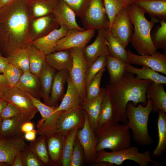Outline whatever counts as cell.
I'll return each mask as SVG.
<instances>
[{"mask_svg": "<svg viewBox=\"0 0 166 166\" xmlns=\"http://www.w3.org/2000/svg\"><path fill=\"white\" fill-rule=\"evenodd\" d=\"M27 0H12L0 8V53L7 57L31 45Z\"/></svg>", "mask_w": 166, "mask_h": 166, "instance_id": "obj_1", "label": "cell"}, {"mask_svg": "<svg viewBox=\"0 0 166 166\" xmlns=\"http://www.w3.org/2000/svg\"><path fill=\"white\" fill-rule=\"evenodd\" d=\"M152 82L148 80H139L134 74L126 71L118 83L106 86L107 93L110 100L113 110V120L127 124L126 108L129 102L135 106L138 104L147 105L146 92Z\"/></svg>", "mask_w": 166, "mask_h": 166, "instance_id": "obj_2", "label": "cell"}, {"mask_svg": "<svg viewBox=\"0 0 166 166\" xmlns=\"http://www.w3.org/2000/svg\"><path fill=\"white\" fill-rule=\"evenodd\" d=\"M129 14L134 26V32L130 42L137 52L141 55H150L157 51L153 45L151 33L155 23L160 21L156 18L150 21L146 18L144 10L136 4L132 3L128 6Z\"/></svg>", "mask_w": 166, "mask_h": 166, "instance_id": "obj_3", "label": "cell"}, {"mask_svg": "<svg viewBox=\"0 0 166 166\" xmlns=\"http://www.w3.org/2000/svg\"><path fill=\"white\" fill-rule=\"evenodd\" d=\"M95 132L97 140V152L105 149L116 151L131 145L130 129L126 124H120L113 119L98 127Z\"/></svg>", "mask_w": 166, "mask_h": 166, "instance_id": "obj_4", "label": "cell"}, {"mask_svg": "<svg viewBox=\"0 0 166 166\" xmlns=\"http://www.w3.org/2000/svg\"><path fill=\"white\" fill-rule=\"evenodd\" d=\"M152 109L153 103L151 99H148L145 106L140 103L136 107L131 102L127 104V124L132 131L134 140L140 145H148L153 142L149 134L148 127L149 117Z\"/></svg>", "mask_w": 166, "mask_h": 166, "instance_id": "obj_5", "label": "cell"}, {"mask_svg": "<svg viewBox=\"0 0 166 166\" xmlns=\"http://www.w3.org/2000/svg\"><path fill=\"white\" fill-rule=\"evenodd\" d=\"M128 160L134 161L140 166H148L149 162L156 163L152 160L149 151L140 152L138 147L134 146L116 151L108 152L104 150L98 151L94 163L106 161L120 165Z\"/></svg>", "mask_w": 166, "mask_h": 166, "instance_id": "obj_6", "label": "cell"}, {"mask_svg": "<svg viewBox=\"0 0 166 166\" xmlns=\"http://www.w3.org/2000/svg\"><path fill=\"white\" fill-rule=\"evenodd\" d=\"M80 17L86 29H109V22L103 0H89Z\"/></svg>", "mask_w": 166, "mask_h": 166, "instance_id": "obj_7", "label": "cell"}, {"mask_svg": "<svg viewBox=\"0 0 166 166\" xmlns=\"http://www.w3.org/2000/svg\"><path fill=\"white\" fill-rule=\"evenodd\" d=\"M31 98L34 106L41 116L37 124V134L46 135L56 132V124L60 115L63 111L55 112L57 106L48 105L26 93Z\"/></svg>", "mask_w": 166, "mask_h": 166, "instance_id": "obj_8", "label": "cell"}, {"mask_svg": "<svg viewBox=\"0 0 166 166\" xmlns=\"http://www.w3.org/2000/svg\"><path fill=\"white\" fill-rule=\"evenodd\" d=\"M83 48L74 47L70 49L73 58V65L69 74L76 87L83 104L86 96L85 81L88 66L83 51Z\"/></svg>", "mask_w": 166, "mask_h": 166, "instance_id": "obj_9", "label": "cell"}, {"mask_svg": "<svg viewBox=\"0 0 166 166\" xmlns=\"http://www.w3.org/2000/svg\"><path fill=\"white\" fill-rule=\"evenodd\" d=\"M84 113V124L82 127L78 129L77 137L83 148L84 159L88 163L93 164L97 155V140L95 132L90 126L88 114L85 110Z\"/></svg>", "mask_w": 166, "mask_h": 166, "instance_id": "obj_10", "label": "cell"}, {"mask_svg": "<svg viewBox=\"0 0 166 166\" xmlns=\"http://www.w3.org/2000/svg\"><path fill=\"white\" fill-rule=\"evenodd\" d=\"M128 6L122 8L116 14L108 30L125 48L130 42L133 28Z\"/></svg>", "mask_w": 166, "mask_h": 166, "instance_id": "obj_11", "label": "cell"}, {"mask_svg": "<svg viewBox=\"0 0 166 166\" xmlns=\"http://www.w3.org/2000/svg\"><path fill=\"white\" fill-rule=\"evenodd\" d=\"M2 100L13 104L30 121L38 112L27 94L15 87L4 92Z\"/></svg>", "mask_w": 166, "mask_h": 166, "instance_id": "obj_12", "label": "cell"}, {"mask_svg": "<svg viewBox=\"0 0 166 166\" xmlns=\"http://www.w3.org/2000/svg\"><path fill=\"white\" fill-rule=\"evenodd\" d=\"M95 30L86 29L84 30L73 29L57 41L54 51L74 47L84 48L94 36Z\"/></svg>", "mask_w": 166, "mask_h": 166, "instance_id": "obj_13", "label": "cell"}, {"mask_svg": "<svg viewBox=\"0 0 166 166\" xmlns=\"http://www.w3.org/2000/svg\"><path fill=\"white\" fill-rule=\"evenodd\" d=\"M26 145L24 136L0 139V166H11L15 157Z\"/></svg>", "mask_w": 166, "mask_h": 166, "instance_id": "obj_14", "label": "cell"}, {"mask_svg": "<svg viewBox=\"0 0 166 166\" xmlns=\"http://www.w3.org/2000/svg\"><path fill=\"white\" fill-rule=\"evenodd\" d=\"M127 54L128 63L145 66L156 72L166 74V53L157 51L150 55H139L128 49Z\"/></svg>", "mask_w": 166, "mask_h": 166, "instance_id": "obj_15", "label": "cell"}, {"mask_svg": "<svg viewBox=\"0 0 166 166\" xmlns=\"http://www.w3.org/2000/svg\"><path fill=\"white\" fill-rule=\"evenodd\" d=\"M84 110L81 106L63 111L56 124V132L65 135L73 128H81L84 121Z\"/></svg>", "mask_w": 166, "mask_h": 166, "instance_id": "obj_16", "label": "cell"}, {"mask_svg": "<svg viewBox=\"0 0 166 166\" xmlns=\"http://www.w3.org/2000/svg\"><path fill=\"white\" fill-rule=\"evenodd\" d=\"M60 26L53 13L31 19L29 30V39L31 43L33 41L47 35Z\"/></svg>", "mask_w": 166, "mask_h": 166, "instance_id": "obj_17", "label": "cell"}, {"mask_svg": "<svg viewBox=\"0 0 166 166\" xmlns=\"http://www.w3.org/2000/svg\"><path fill=\"white\" fill-rule=\"evenodd\" d=\"M108 30L107 28L97 30L98 34L94 41L84 48V55L88 67L100 55L110 54L106 39Z\"/></svg>", "mask_w": 166, "mask_h": 166, "instance_id": "obj_18", "label": "cell"}, {"mask_svg": "<svg viewBox=\"0 0 166 166\" xmlns=\"http://www.w3.org/2000/svg\"><path fill=\"white\" fill-rule=\"evenodd\" d=\"M53 14L59 25L65 26L69 30L73 29L84 30L86 29L78 24L75 13L62 0H59Z\"/></svg>", "mask_w": 166, "mask_h": 166, "instance_id": "obj_19", "label": "cell"}, {"mask_svg": "<svg viewBox=\"0 0 166 166\" xmlns=\"http://www.w3.org/2000/svg\"><path fill=\"white\" fill-rule=\"evenodd\" d=\"M69 30L64 26L53 30L47 35L33 41L31 43L46 55L54 52L59 40L65 36Z\"/></svg>", "mask_w": 166, "mask_h": 166, "instance_id": "obj_20", "label": "cell"}, {"mask_svg": "<svg viewBox=\"0 0 166 166\" xmlns=\"http://www.w3.org/2000/svg\"><path fill=\"white\" fill-rule=\"evenodd\" d=\"M65 135L62 133L56 132L45 136L50 165L53 166L60 165Z\"/></svg>", "mask_w": 166, "mask_h": 166, "instance_id": "obj_21", "label": "cell"}, {"mask_svg": "<svg viewBox=\"0 0 166 166\" xmlns=\"http://www.w3.org/2000/svg\"><path fill=\"white\" fill-rule=\"evenodd\" d=\"M46 61L56 71L65 70L70 72L73 58L70 49L55 51L46 55Z\"/></svg>", "mask_w": 166, "mask_h": 166, "instance_id": "obj_22", "label": "cell"}, {"mask_svg": "<svg viewBox=\"0 0 166 166\" xmlns=\"http://www.w3.org/2000/svg\"><path fill=\"white\" fill-rule=\"evenodd\" d=\"M15 87L36 98H43L39 78L30 71L23 72Z\"/></svg>", "mask_w": 166, "mask_h": 166, "instance_id": "obj_23", "label": "cell"}, {"mask_svg": "<svg viewBox=\"0 0 166 166\" xmlns=\"http://www.w3.org/2000/svg\"><path fill=\"white\" fill-rule=\"evenodd\" d=\"M29 121L22 114L2 119L0 128L1 139L24 136V133L21 130V126L24 122Z\"/></svg>", "mask_w": 166, "mask_h": 166, "instance_id": "obj_24", "label": "cell"}, {"mask_svg": "<svg viewBox=\"0 0 166 166\" xmlns=\"http://www.w3.org/2000/svg\"><path fill=\"white\" fill-rule=\"evenodd\" d=\"M67 82V87L66 93L64 96L61 104L55 109V112L66 111L80 107L83 104L80 95L72 82L69 74Z\"/></svg>", "mask_w": 166, "mask_h": 166, "instance_id": "obj_25", "label": "cell"}, {"mask_svg": "<svg viewBox=\"0 0 166 166\" xmlns=\"http://www.w3.org/2000/svg\"><path fill=\"white\" fill-rule=\"evenodd\" d=\"M164 84L152 81L146 92V99H151L153 103L152 111L156 112L162 110L166 113V93Z\"/></svg>", "mask_w": 166, "mask_h": 166, "instance_id": "obj_26", "label": "cell"}, {"mask_svg": "<svg viewBox=\"0 0 166 166\" xmlns=\"http://www.w3.org/2000/svg\"><path fill=\"white\" fill-rule=\"evenodd\" d=\"M151 18H158L160 21H166V0H140L135 1Z\"/></svg>", "mask_w": 166, "mask_h": 166, "instance_id": "obj_27", "label": "cell"}, {"mask_svg": "<svg viewBox=\"0 0 166 166\" xmlns=\"http://www.w3.org/2000/svg\"><path fill=\"white\" fill-rule=\"evenodd\" d=\"M106 92V88H102L101 94L97 97L90 101L85 102L81 105L82 108L88 114L90 126L94 132L98 127V120L101 106Z\"/></svg>", "mask_w": 166, "mask_h": 166, "instance_id": "obj_28", "label": "cell"}, {"mask_svg": "<svg viewBox=\"0 0 166 166\" xmlns=\"http://www.w3.org/2000/svg\"><path fill=\"white\" fill-rule=\"evenodd\" d=\"M69 74V72L63 70L56 72L52 86L49 101V106H58V102L63 97L64 85Z\"/></svg>", "mask_w": 166, "mask_h": 166, "instance_id": "obj_29", "label": "cell"}, {"mask_svg": "<svg viewBox=\"0 0 166 166\" xmlns=\"http://www.w3.org/2000/svg\"><path fill=\"white\" fill-rule=\"evenodd\" d=\"M31 19L53 13L59 0H27Z\"/></svg>", "mask_w": 166, "mask_h": 166, "instance_id": "obj_30", "label": "cell"}, {"mask_svg": "<svg viewBox=\"0 0 166 166\" xmlns=\"http://www.w3.org/2000/svg\"><path fill=\"white\" fill-rule=\"evenodd\" d=\"M126 63L124 61L109 54L107 56L106 66L109 75V84L115 85L121 80L126 72Z\"/></svg>", "mask_w": 166, "mask_h": 166, "instance_id": "obj_31", "label": "cell"}, {"mask_svg": "<svg viewBox=\"0 0 166 166\" xmlns=\"http://www.w3.org/2000/svg\"><path fill=\"white\" fill-rule=\"evenodd\" d=\"M125 70L127 72L136 74V78L139 80H148L157 83L166 84V77L160 74L150 68L142 66L141 68L135 67L126 63Z\"/></svg>", "mask_w": 166, "mask_h": 166, "instance_id": "obj_32", "label": "cell"}, {"mask_svg": "<svg viewBox=\"0 0 166 166\" xmlns=\"http://www.w3.org/2000/svg\"><path fill=\"white\" fill-rule=\"evenodd\" d=\"M56 71L45 63L39 77L44 103L49 106V97L51 88Z\"/></svg>", "mask_w": 166, "mask_h": 166, "instance_id": "obj_33", "label": "cell"}, {"mask_svg": "<svg viewBox=\"0 0 166 166\" xmlns=\"http://www.w3.org/2000/svg\"><path fill=\"white\" fill-rule=\"evenodd\" d=\"M26 49L29 59L30 71L39 77L46 62V54L31 44Z\"/></svg>", "mask_w": 166, "mask_h": 166, "instance_id": "obj_34", "label": "cell"}, {"mask_svg": "<svg viewBox=\"0 0 166 166\" xmlns=\"http://www.w3.org/2000/svg\"><path fill=\"white\" fill-rule=\"evenodd\" d=\"M158 112L157 125L158 141L157 146L153 150L152 156L154 158L160 156L166 149V112L162 110H160Z\"/></svg>", "mask_w": 166, "mask_h": 166, "instance_id": "obj_35", "label": "cell"}, {"mask_svg": "<svg viewBox=\"0 0 166 166\" xmlns=\"http://www.w3.org/2000/svg\"><path fill=\"white\" fill-rule=\"evenodd\" d=\"M79 128L76 127L65 135L60 160V165L62 166H69L77 132Z\"/></svg>", "mask_w": 166, "mask_h": 166, "instance_id": "obj_36", "label": "cell"}, {"mask_svg": "<svg viewBox=\"0 0 166 166\" xmlns=\"http://www.w3.org/2000/svg\"><path fill=\"white\" fill-rule=\"evenodd\" d=\"M29 146L44 165H50L47 148L44 135H40L31 141Z\"/></svg>", "mask_w": 166, "mask_h": 166, "instance_id": "obj_37", "label": "cell"}, {"mask_svg": "<svg viewBox=\"0 0 166 166\" xmlns=\"http://www.w3.org/2000/svg\"><path fill=\"white\" fill-rule=\"evenodd\" d=\"M107 46L110 54L128 63L127 50L120 42L113 36L108 30L107 34ZM129 64V63H128Z\"/></svg>", "mask_w": 166, "mask_h": 166, "instance_id": "obj_38", "label": "cell"}, {"mask_svg": "<svg viewBox=\"0 0 166 166\" xmlns=\"http://www.w3.org/2000/svg\"><path fill=\"white\" fill-rule=\"evenodd\" d=\"M26 49L18 50L6 57L9 63L23 72L30 71L29 59Z\"/></svg>", "mask_w": 166, "mask_h": 166, "instance_id": "obj_39", "label": "cell"}, {"mask_svg": "<svg viewBox=\"0 0 166 166\" xmlns=\"http://www.w3.org/2000/svg\"><path fill=\"white\" fill-rule=\"evenodd\" d=\"M103 1L109 22V30L116 14L122 8L128 6L132 3L127 0H103Z\"/></svg>", "mask_w": 166, "mask_h": 166, "instance_id": "obj_40", "label": "cell"}, {"mask_svg": "<svg viewBox=\"0 0 166 166\" xmlns=\"http://www.w3.org/2000/svg\"><path fill=\"white\" fill-rule=\"evenodd\" d=\"M160 26H157L151 33V39L154 46L157 49L164 51L166 49V22L160 21Z\"/></svg>", "mask_w": 166, "mask_h": 166, "instance_id": "obj_41", "label": "cell"}, {"mask_svg": "<svg viewBox=\"0 0 166 166\" xmlns=\"http://www.w3.org/2000/svg\"><path fill=\"white\" fill-rule=\"evenodd\" d=\"M107 55L104 54L100 55L88 67L85 81L86 91L93 77L102 69L106 66Z\"/></svg>", "mask_w": 166, "mask_h": 166, "instance_id": "obj_42", "label": "cell"}, {"mask_svg": "<svg viewBox=\"0 0 166 166\" xmlns=\"http://www.w3.org/2000/svg\"><path fill=\"white\" fill-rule=\"evenodd\" d=\"M105 70V67L103 68L93 78L86 91L85 102L91 101L97 97L101 94L102 88L100 87L101 82L103 74Z\"/></svg>", "mask_w": 166, "mask_h": 166, "instance_id": "obj_43", "label": "cell"}, {"mask_svg": "<svg viewBox=\"0 0 166 166\" xmlns=\"http://www.w3.org/2000/svg\"><path fill=\"white\" fill-rule=\"evenodd\" d=\"M113 119L112 105L106 91L103 97L101 106L98 120V127Z\"/></svg>", "mask_w": 166, "mask_h": 166, "instance_id": "obj_44", "label": "cell"}, {"mask_svg": "<svg viewBox=\"0 0 166 166\" xmlns=\"http://www.w3.org/2000/svg\"><path fill=\"white\" fill-rule=\"evenodd\" d=\"M23 72L12 65L8 63L2 73L10 88L14 87Z\"/></svg>", "mask_w": 166, "mask_h": 166, "instance_id": "obj_45", "label": "cell"}, {"mask_svg": "<svg viewBox=\"0 0 166 166\" xmlns=\"http://www.w3.org/2000/svg\"><path fill=\"white\" fill-rule=\"evenodd\" d=\"M23 166H43L29 145H26L21 152Z\"/></svg>", "mask_w": 166, "mask_h": 166, "instance_id": "obj_46", "label": "cell"}, {"mask_svg": "<svg viewBox=\"0 0 166 166\" xmlns=\"http://www.w3.org/2000/svg\"><path fill=\"white\" fill-rule=\"evenodd\" d=\"M84 154L83 148L77 137L75 142L69 166H80L83 163Z\"/></svg>", "mask_w": 166, "mask_h": 166, "instance_id": "obj_47", "label": "cell"}, {"mask_svg": "<svg viewBox=\"0 0 166 166\" xmlns=\"http://www.w3.org/2000/svg\"><path fill=\"white\" fill-rule=\"evenodd\" d=\"M74 12L77 17H80L89 0H62Z\"/></svg>", "mask_w": 166, "mask_h": 166, "instance_id": "obj_48", "label": "cell"}, {"mask_svg": "<svg viewBox=\"0 0 166 166\" xmlns=\"http://www.w3.org/2000/svg\"><path fill=\"white\" fill-rule=\"evenodd\" d=\"M22 114L20 111L12 104L7 102L0 115L2 119H6L15 117Z\"/></svg>", "mask_w": 166, "mask_h": 166, "instance_id": "obj_49", "label": "cell"}, {"mask_svg": "<svg viewBox=\"0 0 166 166\" xmlns=\"http://www.w3.org/2000/svg\"><path fill=\"white\" fill-rule=\"evenodd\" d=\"M34 129V125L30 121H26L23 123L21 126V130L24 133Z\"/></svg>", "mask_w": 166, "mask_h": 166, "instance_id": "obj_50", "label": "cell"}, {"mask_svg": "<svg viewBox=\"0 0 166 166\" xmlns=\"http://www.w3.org/2000/svg\"><path fill=\"white\" fill-rule=\"evenodd\" d=\"M37 134V130L34 129L24 133V137L26 140L30 142L36 139Z\"/></svg>", "mask_w": 166, "mask_h": 166, "instance_id": "obj_51", "label": "cell"}, {"mask_svg": "<svg viewBox=\"0 0 166 166\" xmlns=\"http://www.w3.org/2000/svg\"><path fill=\"white\" fill-rule=\"evenodd\" d=\"M10 88L3 75L0 74V90L4 92Z\"/></svg>", "mask_w": 166, "mask_h": 166, "instance_id": "obj_52", "label": "cell"}, {"mask_svg": "<svg viewBox=\"0 0 166 166\" xmlns=\"http://www.w3.org/2000/svg\"><path fill=\"white\" fill-rule=\"evenodd\" d=\"M6 57L3 56L0 53V73H2L8 64Z\"/></svg>", "mask_w": 166, "mask_h": 166, "instance_id": "obj_53", "label": "cell"}, {"mask_svg": "<svg viewBox=\"0 0 166 166\" xmlns=\"http://www.w3.org/2000/svg\"><path fill=\"white\" fill-rule=\"evenodd\" d=\"M21 152L18 154L15 157L11 166H23Z\"/></svg>", "mask_w": 166, "mask_h": 166, "instance_id": "obj_54", "label": "cell"}, {"mask_svg": "<svg viewBox=\"0 0 166 166\" xmlns=\"http://www.w3.org/2000/svg\"><path fill=\"white\" fill-rule=\"evenodd\" d=\"M94 165L95 166H113V164H112L106 161H101L97 163H94Z\"/></svg>", "mask_w": 166, "mask_h": 166, "instance_id": "obj_55", "label": "cell"}, {"mask_svg": "<svg viewBox=\"0 0 166 166\" xmlns=\"http://www.w3.org/2000/svg\"><path fill=\"white\" fill-rule=\"evenodd\" d=\"M7 104V102L3 100H0V115Z\"/></svg>", "mask_w": 166, "mask_h": 166, "instance_id": "obj_56", "label": "cell"}, {"mask_svg": "<svg viewBox=\"0 0 166 166\" xmlns=\"http://www.w3.org/2000/svg\"><path fill=\"white\" fill-rule=\"evenodd\" d=\"M12 0H0V8L6 5Z\"/></svg>", "mask_w": 166, "mask_h": 166, "instance_id": "obj_57", "label": "cell"}, {"mask_svg": "<svg viewBox=\"0 0 166 166\" xmlns=\"http://www.w3.org/2000/svg\"><path fill=\"white\" fill-rule=\"evenodd\" d=\"M4 92L0 90V100H2L3 95V94Z\"/></svg>", "mask_w": 166, "mask_h": 166, "instance_id": "obj_58", "label": "cell"}, {"mask_svg": "<svg viewBox=\"0 0 166 166\" xmlns=\"http://www.w3.org/2000/svg\"><path fill=\"white\" fill-rule=\"evenodd\" d=\"M2 119L0 117V139H1L0 128H1V125L2 121Z\"/></svg>", "mask_w": 166, "mask_h": 166, "instance_id": "obj_59", "label": "cell"}]
</instances>
